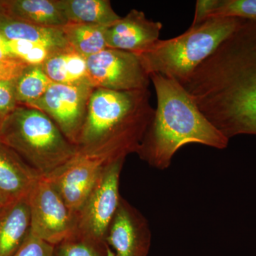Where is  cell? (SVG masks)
<instances>
[{"mask_svg": "<svg viewBox=\"0 0 256 256\" xmlns=\"http://www.w3.org/2000/svg\"><path fill=\"white\" fill-rule=\"evenodd\" d=\"M182 86L226 138L256 136V21L240 18Z\"/></svg>", "mask_w": 256, "mask_h": 256, "instance_id": "1", "label": "cell"}, {"mask_svg": "<svg viewBox=\"0 0 256 256\" xmlns=\"http://www.w3.org/2000/svg\"><path fill=\"white\" fill-rule=\"evenodd\" d=\"M150 77L158 105L137 152L141 160L164 170L186 144L196 143L218 150L228 146V138L205 117L180 82L160 74Z\"/></svg>", "mask_w": 256, "mask_h": 256, "instance_id": "2", "label": "cell"}, {"mask_svg": "<svg viewBox=\"0 0 256 256\" xmlns=\"http://www.w3.org/2000/svg\"><path fill=\"white\" fill-rule=\"evenodd\" d=\"M148 89L94 88L79 136L76 154L94 156L110 163L137 153L156 109Z\"/></svg>", "mask_w": 256, "mask_h": 256, "instance_id": "3", "label": "cell"}, {"mask_svg": "<svg viewBox=\"0 0 256 256\" xmlns=\"http://www.w3.org/2000/svg\"><path fill=\"white\" fill-rule=\"evenodd\" d=\"M0 143L14 151L42 176L52 174L76 154V146L46 114L23 105L2 119Z\"/></svg>", "mask_w": 256, "mask_h": 256, "instance_id": "4", "label": "cell"}, {"mask_svg": "<svg viewBox=\"0 0 256 256\" xmlns=\"http://www.w3.org/2000/svg\"><path fill=\"white\" fill-rule=\"evenodd\" d=\"M240 18H212L170 40H159L136 54L148 75L160 74L180 84L207 60L238 26Z\"/></svg>", "mask_w": 256, "mask_h": 256, "instance_id": "5", "label": "cell"}, {"mask_svg": "<svg viewBox=\"0 0 256 256\" xmlns=\"http://www.w3.org/2000/svg\"><path fill=\"white\" fill-rule=\"evenodd\" d=\"M124 158L106 164L84 204L76 214V232L106 242L111 222L120 202V178Z\"/></svg>", "mask_w": 256, "mask_h": 256, "instance_id": "6", "label": "cell"}, {"mask_svg": "<svg viewBox=\"0 0 256 256\" xmlns=\"http://www.w3.org/2000/svg\"><path fill=\"white\" fill-rule=\"evenodd\" d=\"M94 90L88 80L74 84L53 82L40 98L26 106L46 114L69 142L76 146Z\"/></svg>", "mask_w": 256, "mask_h": 256, "instance_id": "7", "label": "cell"}, {"mask_svg": "<svg viewBox=\"0 0 256 256\" xmlns=\"http://www.w3.org/2000/svg\"><path fill=\"white\" fill-rule=\"evenodd\" d=\"M28 202L32 235L55 246L76 232V215L44 176L32 188Z\"/></svg>", "mask_w": 256, "mask_h": 256, "instance_id": "8", "label": "cell"}, {"mask_svg": "<svg viewBox=\"0 0 256 256\" xmlns=\"http://www.w3.org/2000/svg\"><path fill=\"white\" fill-rule=\"evenodd\" d=\"M87 60L88 80L94 88L118 92L148 89L150 77L136 54L106 48Z\"/></svg>", "mask_w": 256, "mask_h": 256, "instance_id": "9", "label": "cell"}, {"mask_svg": "<svg viewBox=\"0 0 256 256\" xmlns=\"http://www.w3.org/2000/svg\"><path fill=\"white\" fill-rule=\"evenodd\" d=\"M108 164L110 163L96 156L76 154L66 164L44 178L76 215Z\"/></svg>", "mask_w": 256, "mask_h": 256, "instance_id": "10", "label": "cell"}, {"mask_svg": "<svg viewBox=\"0 0 256 256\" xmlns=\"http://www.w3.org/2000/svg\"><path fill=\"white\" fill-rule=\"evenodd\" d=\"M152 234L149 222L124 197L106 235V242L116 256H148Z\"/></svg>", "mask_w": 256, "mask_h": 256, "instance_id": "11", "label": "cell"}, {"mask_svg": "<svg viewBox=\"0 0 256 256\" xmlns=\"http://www.w3.org/2000/svg\"><path fill=\"white\" fill-rule=\"evenodd\" d=\"M162 24L146 18L143 12L132 10L124 18L106 28L107 48L138 54L160 40Z\"/></svg>", "mask_w": 256, "mask_h": 256, "instance_id": "12", "label": "cell"}, {"mask_svg": "<svg viewBox=\"0 0 256 256\" xmlns=\"http://www.w3.org/2000/svg\"><path fill=\"white\" fill-rule=\"evenodd\" d=\"M41 175L14 151L0 143V192L16 201L28 197Z\"/></svg>", "mask_w": 256, "mask_h": 256, "instance_id": "13", "label": "cell"}, {"mask_svg": "<svg viewBox=\"0 0 256 256\" xmlns=\"http://www.w3.org/2000/svg\"><path fill=\"white\" fill-rule=\"evenodd\" d=\"M30 232L28 196L16 200L0 212V256H13Z\"/></svg>", "mask_w": 256, "mask_h": 256, "instance_id": "14", "label": "cell"}, {"mask_svg": "<svg viewBox=\"0 0 256 256\" xmlns=\"http://www.w3.org/2000/svg\"><path fill=\"white\" fill-rule=\"evenodd\" d=\"M0 8V12L44 28H62L68 24L57 0H4Z\"/></svg>", "mask_w": 256, "mask_h": 256, "instance_id": "15", "label": "cell"}, {"mask_svg": "<svg viewBox=\"0 0 256 256\" xmlns=\"http://www.w3.org/2000/svg\"><path fill=\"white\" fill-rule=\"evenodd\" d=\"M0 34L9 40L40 44L54 50L69 46L62 28H50L26 22L0 12Z\"/></svg>", "mask_w": 256, "mask_h": 256, "instance_id": "16", "label": "cell"}, {"mask_svg": "<svg viewBox=\"0 0 256 256\" xmlns=\"http://www.w3.org/2000/svg\"><path fill=\"white\" fill-rule=\"evenodd\" d=\"M68 23L108 26L121 18L112 9L109 0H57Z\"/></svg>", "mask_w": 256, "mask_h": 256, "instance_id": "17", "label": "cell"}, {"mask_svg": "<svg viewBox=\"0 0 256 256\" xmlns=\"http://www.w3.org/2000/svg\"><path fill=\"white\" fill-rule=\"evenodd\" d=\"M42 66L47 76L56 84L88 82L86 58L70 46L54 52Z\"/></svg>", "mask_w": 256, "mask_h": 256, "instance_id": "18", "label": "cell"}, {"mask_svg": "<svg viewBox=\"0 0 256 256\" xmlns=\"http://www.w3.org/2000/svg\"><path fill=\"white\" fill-rule=\"evenodd\" d=\"M105 26L85 24L68 23L62 26L68 46L85 58L107 48Z\"/></svg>", "mask_w": 256, "mask_h": 256, "instance_id": "19", "label": "cell"}, {"mask_svg": "<svg viewBox=\"0 0 256 256\" xmlns=\"http://www.w3.org/2000/svg\"><path fill=\"white\" fill-rule=\"evenodd\" d=\"M204 22L212 18H236L256 21V0H200Z\"/></svg>", "mask_w": 256, "mask_h": 256, "instance_id": "20", "label": "cell"}, {"mask_svg": "<svg viewBox=\"0 0 256 256\" xmlns=\"http://www.w3.org/2000/svg\"><path fill=\"white\" fill-rule=\"evenodd\" d=\"M42 65H30L15 80V96L18 105L38 100L53 84Z\"/></svg>", "mask_w": 256, "mask_h": 256, "instance_id": "21", "label": "cell"}, {"mask_svg": "<svg viewBox=\"0 0 256 256\" xmlns=\"http://www.w3.org/2000/svg\"><path fill=\"white\" fill-rule=\"evenodd\" d=\"M108 246L74 232L54 246V256H108Z\"/></svg>", "mask_w": 256, "mask_h": 256, "instance_id": "22", "label": "cell"}, {"mask_svg": "<svg viewBox=\"0 0 256 256\" xmlns=\"http://www.w3.org/2000/svg\"><path fill=\"white\" fill-rule=\"evenodd\" d=\"M8 45L14 57L34 66L42 65L54 52L58 50L45 45L22 40H8Z\"/></svg>", "mask_w": 256, "mask_h": 256, "instance_id": "23", "label": "cell"}, {"mask_svg": "<svg viewBox=\"0 0 256 256\" xmlns=\"http://www.w3.org/2000/svg\"><path fill=\"white\" fill-rule=\"evenodd\" d=\"M54 245L28 234L26 240L13 256H54Z\"/></svg>", "mask_w": 256, "mask_h": 256, "instance_id": "24", "label": "cell"}, {"mask_svg": "<svg viewBox=\"0 0 256 256\" xmlns=\"http://www.w3.org/2000/svg\"><path fill=\"white\" fill-rule=\"evenodd\" d=\"M18 106L15 96V80L0 82V116L4 118Z\"/></svg>", "mask_w": 256, "mask_h": 256, "instance_id": "25", "label": "cell"}, {"mask_svg": "<svg viewBox=\"0 0 256 256\" xmlns=\"http://www.w3.org/2000/svg\"><path fill=\"white\" fill-rule=\"evenodd\" d=\"M28 66L18 58L0 60V82L16 80Z\"/></svg>", "mask_w": 256, "mask_h": 256, "instance_id": "26", "label": "cell"}, {"mask_svg": "<svg viewBox=\"0 0 256 256\" xmlns=\"http://www.w3.org/2000/svg\"><path fill=\"white\" fill-rule=\"evenodd\" d=\"M16 58L12 54L8 45V40L0 34V60Z\"/></svg>", "mask_w": 256, "mask_h": 256, "instance_id": "27", "label": "cell"}, {"mask_svg": "<svg viewBox=\"0 0 256 256\" xmlns=\"http://www.w3.org/2000/svg\"><path fill=\"white\" fill-rule=\"evenodd\" d=\"M12 202L14 201H12L8 196H5L2 192H0V212Z\"/></svg>", "mask_w": 256, "mask_h": 256, "instance_id": "28", "label": "cell"}, {"mask_svg": "<svg viewBox=\"0 0 256 256\" xmlns=\"http://www.w3.org/2000/svg\"><path fill=\"white\" fill-rule=\"evenodd\" d=\"M108 256H116L114 252H112V249L108 246Z\"/></svg>", "mask_w": 256, "mask_h": 256, "instance_id": "29", "label": "cell"}, {"mask_svg": "<svg viewBox=\"0 0 256 256\" xmlns=\"http://www.w3.org/2000/svg\"><path fill=\"white\" fill-rule=\"evenodd\" d=\"M2 118L1 116H0V126H1L2 121Z\"/></svg>", "mask_w": 256, "mask_h": 256, "instance_id": "30", "label": "cell"}]
</instances>
